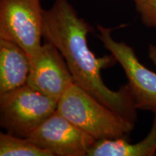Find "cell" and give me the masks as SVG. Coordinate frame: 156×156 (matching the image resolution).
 I'll return each mask as SVG.
<instances>
[{
  "label": "cell",
  "instance_id": "1",
  "mask_svg": "<svg viewBox=\"0 0 156 156\" xmlns=\"http://www.w3.org/2000/svg\"><path fill=\"white\" fill-rule=\"evenodd\" d=\"M93 28L78 15L69 0H55L44 10L43 38L54 45L63 56L76 85L105 106L136 124V108L127 84L117 90L104 83L101 71L116 63L112 54L97 57L88 46L87 35Z\"/></svg>",
  "mask_w": 156,
  "mask_h": 156
},
{
  "label": "cell",
  "instance_id": "2",
  "mask_svg": "<svg viewBox=\"0 0 156 156\" xmlns=\"http://www.w3.org/2000/svg\"><path fill=\"white\" fill-rule=\"evenodd\" d=\"M56 112L96 141L127 138L136 125L105 106L75 83L60 98Z\"/></svg>",
  "mask_w": 156,
  "mask_h": 156
},
{
  "label": "cell",
  "instance_id": "3",
  "mask_svg": "<svg viewBox=\"0 0 156 156\" xmlns=\"http://www.w3.org/2000/svg\"><path fill=\"white\" fill-rule=\"evenodd\" d=\"M57 103L26 83L0 95V124L7 133L27 138L56 112Z\"/></svg>",
  "mask_w": 156,
  "mask_h": 156
},
{
  "label": "cell",
  "instance_id": "4",
  "mask_svg": "<svg viewBox=\"0 0 156 156\" xmlns=\"http://www.w3.org/2000/svg\"><path fill=\"white\" fill-rule=\"evenodd\" d=\"M44 10L41 0H0V38L18 44L30 63L42 48Z\"/></svg>",
  "mask_w": 156,
  "mask_h": 156
},
{
  "label": "cell",
  "instance_id": "5",
  "mask_svg": "<svg viewBox=\"0 0 156 156\" xmlns=\"http://www.w3.org/2000/svg\"><path fill=\"white\" fill-rule=\"evenodd\" d=\"M97 28L98 38L124 70L136 108L156 113V73L141 63L132 46L115 40L112 28Z\"/></svg>",
  "mask_w": 156,
  "mask_h": 156
},
{
  "label": "cell",
  "instance_id": "6",
  "mask_svg": "<svg viewBox=\"0 0 156 156\" xmlns=\"http://www.w3.org/2000/svg\"><path fill=\"white\" fill-rule=\"evenodd\" d=\"M27 138L54 156H86L96 142L56 111Z\"/></svg>",
  "mask_w": 156,
  "mask_h": 156
},
{
  "label": "cell",
  "instance_id": "7",
  "mask_svg": "<svg viewBox=\"0 0 156 156\" xmlns=\"http://www.w3.org/2000/svg\"><path fill=\"white\" fill-rule=\"evenodd\" d=\"M75 83L65 60L58 48L45 41L37 57L30 62L27 84L58 102Z\"/></svg>",
  "mask_w": 156,
  "mask_h": 156
},
{
  "label": "cell",
  "instance_id": "8",
  "mask_svg": "<svg viewBox=\"0 0 156 156\" xmlns=\"http://www.w3.org/2000/svg\"><path fill=\"white\" fill-rule=\"evenodd\" d=\"M30 69L24 49L16 43L0 38V95L25 85Z\"/></svg>",
  "mask_w": 156,
  "mask_h": 156
},
{
  "label": "cell",
  "instance_id": "9",
  "mask_svg": "<svg viewBox=\"0 0 156 156\" xmlns=\"http://www.w3.org/2000/svg\"><path fill=\"white\" fill-rule=\"evenodd\" d=\"M156 155V113L149 133L141 141L131 143L127 138L98 140L87 156H153Z\"/></svg>",
  "mask_w": 156,
  "mask_h": 156
},
{
  "label": "cell",
  "instance_id": "10",
  "mask_svg": "<svg viewBox=\"0 0 156 156\" xmlns=\"http://www.w3.org/2000/svg\"><path fill=\"white\" fill-rule=\"evenodd\" d=\"M0 156H54L28 138L0 133Z\"/></svg>",
  "mask_w": 156,
  "mask_h": 156
},
{
  "label": "cell",
  "instance_id": "11",
  "mask_svg": "<svg viewBox=\"0 0 156 156\" xmlns=\"http://www.w3.org/2000/svg\"><path fill=\"white\" fill-rule=\"evenodd\" d=\"M133 2L142 24L156 31V0H133Z\"/></svg>",
  "mask_w": 156,
  "mask_h": 156
},
{
  "label": "cell",
  "instance_id": "12",
  "mask_svg": "<svg viewBox=\"0 0 156 156\" xmlns=\"http://www.w3.org/2000/svg\"><path fill=\"white\" fill-rule=\"evenodd\" d=\"M148 57L154 65L156 66V45L150 44L147 48Z\"/></svg>",
  "mask_w": 156,
  "mask_h": 156
}]
</instances>
